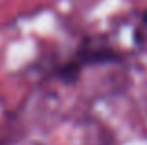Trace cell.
<instances>
[{
	"label": "cell",
	"instance_id": "2",
	"mask_svg": "<svg viewBox=\"0 0 147 145\" xmlns=\"http://www.w3.org/2000/svg\"><path fill=\"white\" fill-rule=\"evenodd\" d=\"M142 21H144V24H147V9L144 11V15H142Z\"/></svg>",
	"mask_w": 147,
	"mask_h": 145
},
{
	"label": "cell",
	"instance_id": "1",
	"mask_svg": "<svg viewBox=\"0 0 147 145\" xmlns=\"http://www.w3.org/2000/svg\"><path fill=\"white\" fill-rule=\"evenodd\" d=\"M117 62H121V54L119 52H115L110 47H93L91 39L86 37L78 45L75 54L67 62H63L61 65L56 67L54 76L61 84H75L80 78V72L86 67L106 65V63H117Z\"/></svg>",
	"mask_w": 147,
	"mask_h": 145
}]
</instances>
